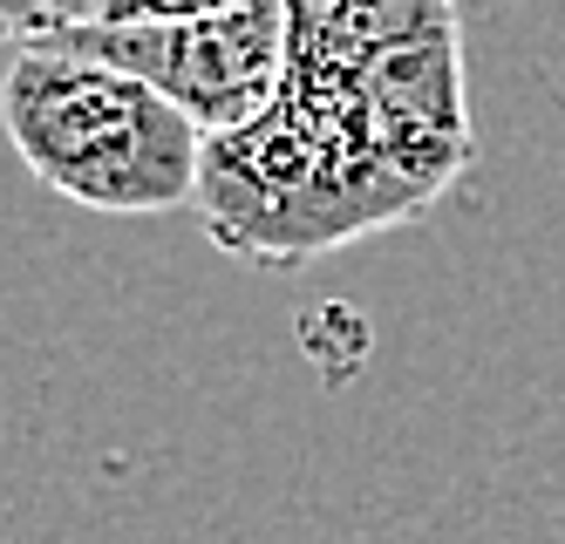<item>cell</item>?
<instances>
[{"mask_svg": "<svg viewBox=\"0 0 565 544\" xmlns=\"http://www.w3.org/2000/svg\"><path fill=\"white\" fill-rule=\"evenodd\" d=\"M457 34V0H287V75H369Z\"/></svg>", "mask_w": 565, "mask_h": 544, "instance_id": "obj_5", "label": "cell"}, {"mask_svg": "<svg viewBox=\"0 0 565 544\" xmlns=\"http://www.w3.org/2000/svg\"><path fill=\"white\" fill-rule=\"evenodd\" d=\"M89 21H103V0H0V49H49Z\"/></svg>", "mask_w": 565, "mask_h": 544, "instance_id": "obj_6", "label": "cell"}, {"mask_svg": "<svg viewBox=\"0 0 565 544\" xmlns=\"http://www.w3.org/2000/svg\"><path fill=\"white\" fill-rule=\"evenodd\" d=\"M191 204L212 245L253 266H307L334 245L429 212L382 163L361 75H287L266 116L205 137Z\"/></svg>", "mask_w": 565, "mask_h": 544, "instance_id": "obj_1", "label": "cell"}, {"mask_svg": "<svg viewBox=\"0 0 565 544\" xmlns=\"http://www.w3.org/2000/svg\"><path fill=\"white\" fill-rule=\"evenodd\" d=\"M62 41L150 82L205 137L246 130L287 89V0H253V8L205 14V21H143V28L89 21Z\"/></svg>", "mask_w": 565, "mask_h": 544, "instance_id": "obj_3", "label": "cell"}, {"mask_svg": "<svg viewBox=\"0 0 565 544\" xmlns=\"http://www.w3.org/2000/svg\"><path fill=\"white\" fill-rule=\"evenodd\" d=\"M253 0H103V28H143V21H205V14H232Z\"/></svg>", "mask_w": 565, "mask_h": 544, "instance_id": "obj_7", "label": "cell"}, {"mask_svg": "<svg viewBox=\"0 0 565 544\" xmlns=\"http://www.w3.org/2000/svg\"><path fill=\"white\" fill-rule=\"evenodd\" d=\"M361 109L382 163L436 204L470 163V96H463V34L423 41L361 75Z\"/></svg>", "mask_w": 565, "mask_h": 544, "instance_id": "obj_4", "label": "cell"}, {"mask_svg": "<svg viewBox=\"0 0 565 544\" xmlns=\"http://www.w3.org/2000/svg\"><path fill=\"white\" fill-rule=\"evenodd\" d=\"M0 130L55 198L103 218H157L198 198L205 130L103 55L21 49L0 75Z\"/></svg>", "mask_w": 565, "mask_h": 544, "instance_id": "obj_2", "label": "cell"}]
</instances>
